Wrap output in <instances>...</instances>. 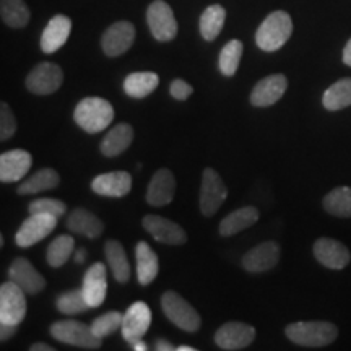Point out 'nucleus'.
I'll use <instances>...</instances> for the list:
<instances>
[{"label":"nucleus","mask_w":351,"mask_h":351,"mask_svg":"<svg viewBox=\"0 0 351 351\" xmlns=\"http://www.w3.org/2000/svg\"><path fill=\"white\" fill-rule=\"evenodd\" d=\"M293 34V20L287 12H271L256 33V43L262 51L275 52L287 44Z\"/></svg>","instance_id":"nucleus-3"},{"label":"nucleus","mask_w":351,"mask_h":351,"mask_svg":"<svg viewBox=\"0 0 351 351\" xmlns=\"http://www.w3.org/2000/svg\"><path fill=\"white\" fill-rule=\"evenodd\" d=\"M132 348H134L135 351H147L148 346H147V343H145L143 340H138V341H135L134 345H132Z\"/></svg>","instance_id":"nucleus-46"},{"label":"nucleus","mask_w":351,"mask_h":351,"mask_svg":"<svg viewBox=\"0 0 351 351\" xmlns=\"http://www.w3.org/2000/svg\"><path fill=\"white\" fill-rule=\"evenodd\" d=\"M160 85V77L153 72H134L125 77L124 91L127 96L135 99H143L156 90Z\"/></svg>","instance_id":"nucleus-30"},{"label":"nucleus","mask_w":351,"mask_h":351,"mask_svg":"<svg viewBox=\"0 0 351 351\" xmlns=\"http://www.w3.org/2000/svg\"><path fill=\"white\" fill-rule=\"evenodd\" d=\"M169 91H171V96H173L174 99H179V101H186L189 96L192 95V86L189 85L187 82L181 80V78H176V80H173V83H171L169 86Z\"/></svg>","instance_id":"nucleus-41"},{"label":"nucleus","mask_w":351,"mask_h":351,"mask_svg":"<svg viewBox=\"0 0 351 351\" xmlns=\"http://www.w3.org/2000/svg\"><path fill=\"white\" fill-rule=\"evenodd\" d=\"M313 251L317 262L332 270H343L351 261L348 247L332 238H319L314 243Z\"/></svg>","instance_id":"nucleus-17"},{"label":"nucleus","mask_w":351,"mask_h":351,"mask_svg":"<svg viewBox=\"0 0 351 351\" xmlns=\"http://www.w3.org/2000/svg\"><path fill=\"white\" fill-rule=\"evenodd\" d=\"M145 231L150 232V236L158 243L182 245L187 241V232L178 223L171 221L168 218L160 217V215H145L142 219Z\"/></svg>","instance_id":"nucleus-12"},{"label":"nucleus","mask_w":351,"mask_h":351,"mask_svg":"<svg viewBox=\"0 0 351 351\" xmlns=\"http://www.w3.org/2000/svg\"><path fill=\"white\" fill-rule=\"evenodd\" d=\"M324 210L333 217L351 218V187H337L324 197Z\"/></svg>","instance_id":"nucleus-34"},{"label":"nucleus","mask_w":351,"mask_h":351,"mask_svg":"<svg viewBox=\"0 0 351 351\" xmlns=\"http://www.w3.org/2000/svg\"><path fill=\"white\" fill-rule=\"evenodd\" d=\"M285 333L293 343L307 348H322L335 341L339 337V328L326 320H304V322L289 324Z\"/></svg>","instance_id":"nucleus-2"},{"label":"nucleus","mask_w":351,"mask_h":351,"mask_svg":"<svg viewBox=\"0 0 351 351\" xmlns=\"http://www.w3.org/2000/svg\"><path fill=\"white\" fill-rule=\"evenodd\" d=\"M108 274L104 263H93L83 276L82 291L91 309L99 307L106 300L108 293Z\"/></svg>","instance_id":"nucleus-19"},{"label":"nucleus","mask_w":351,"mask_h":351,"mask_svg":"<svg viewBox=\"0 0 351 351\" xmlns=\"http://www.w3.org/2000/svg\"><path fill=\"white\" fill-rule=\"evenodd\" d=\"M132 176L125 171H114V173H104L96 176L91 181V191L95 194L111 199H122L130 192Z\"/></svg>","instance_id":"nucleus-21"},{"label":"nucleus","mask_w":351,"mask_h":351,"mask_svg":"<svg viewBox=\"0 0 351 351\" xmlns=\"http://www.w3.org/2000/svg\"><path fill=\"white\" fill-rule=\"evenodd\" d=\"M152 326V309L145 304L143 301H137L129 306V309L124 313L122 320V337L127 343L134 345L135 341L142 340L145 333Z\"/></svg>","instance_id":"nucleus-11"},{"label":"nucleus","mask_w":351,"mask_h":351,"mask_svg":"<svg viewBox=\"0 0 351 351\" xmlns=\"http://www.w3.org/2000/svg\"><path fill=\"white\" fill-rule=\"evenodd\" d=\"M56 307L59 313L64 315H77L83 314L85 311L91 309L85 300L82 289H72V291H65L64 295H60L56 301Z\"/></svg>","instance_id":"nucleus-37"},{"label":"nucleus","mask_w":351,"mask_h":351,"mask_svg":"<svg viewBox=\"0 0 351 351\" xmlns=\"http://www.w3.org/2000/svg\"><path fill=\"white\" fill-rule=\"evenodd\" d=\"M343 62L351 67V39L348 43H346L345 49H343Z\"/></svg>","instance_id":"nucleus-44"},{"label":"nucleus","mask_w":351,"mask_h":351,"mask_svg":"<svg viewBox=\"0 0 351 351\" xmlns=\"http://www.w3.org/2000/svg\"><path fill=\"white\" fill-rule=\"evenodd\" d=\"M256 339V328L243 322H226L215 333V343L221 350H244Z\"/></svg>","instance_id":"nucleus-14"},{"label":"nucleus","mask_w":351,"mask_h":351,"mask_svg":"<svg viewBox=\"0 0 351 351\" xmlns=\"http://www.w3.org/2000/svg\"><path fill=\"white\" fill-rule=\"evenodd\" d=\"M73 249H75V241H73L72 236H57L49 244L46 252V261L49 263V267L59 269V267L65 265L69 262V258L73 256Z\"/></svg>","instance_id":"nucleus-35"},{"label":"nucleus","mask_w":351,"mask_h":351,"mask_svg":"<svg viewBox=\"0 0 351 351\" xmlns=\"http://www.w3.org/2000/svg\"><path fill=\"white\" fill-rule=\"evenodd\" d=\"M104 256H106L108 265L111 267L114 278L119 283H127L130 280V263L127 258L125 249L117 239H109L104 244Z\"/></svg>","instance_id":"nucleus-29"},{"label":"nucleus","mask_w":351,"mask_h":351,"mask_svg":"<svg viewBox=\"0 0 351 351\" xmlns=\"http://www.w3.org/2000/svg\"><path fill=\"white\" fill-rule=\"evenodd\" d=\"M59 218L51 213H29V217L21 223L15 234V243L19 247H32L46 236H49L57 226Z\"/></svg>","instance_id":"nucleus-8"},{"label":"nucleus","mask_w":351,"mask_h":351,"mask_svg":"<svg viewBox=\"0 0 351 351\" xmlns=\"http://www.w3.org/2000/svg\"><path fill=\"white\" fill-rule=\"evenodd\" d=\"M29 350L32 351H54V348L49 345H44V343H34L29 346Z\"/></svg>","instance_id":"nucleus-45"},{"label":"nucleus","mask_w":351,"mask_h":351,"mask_svg":"<svg viewBox=\"0 0 351 351\" xmlns=\"http://www.w3.org/2000/svg\"><path fill=\"white\" fill-rule=\"evenodd\" d=\"M178 351H195V348H192V346H189V345H181V346H178Z\"/></svg>","instance_id":"nucleus-48"},{"label":"nucleus","mask_w":351,"mask_h":351,"mask_svg":"<svg viewBox=\"0 0 351 351\" xmlns=\"http://www.w3.org/2000/svg\"><path fill=\"white\" fill-rule=\"evenodd\" d=\"M280 262V245L275 241L261 243L244 254L241 265L249 274H262L276 267Z\"/></svg>","instance_id":"nucleus-15"},{"label":"nucleus","mask_w":351,"mask_h":351,"mask_svg":"<svg viewBox=\"0 0 351 351\" xmlns=\"http://www.w3.org/2000/svg\"><path fill=\"white\" fill-rule=\"evenodd\" d=\"M226 20V10L225 7L210 5L204 10L200 16V34L205 41H215L221 33L223 26H225Z\"/></svg>","instance_id":"nucleus-31"},{"label":"nucleus","mask_w":351,"mask_h":351,"mask_svg":"<svg viewBox=\"0 0 351 351\" xmlns=\"http://www.w3.org/2000/svg\"><path fill=\"white\" fill-rule=\"evenodd\" d=\"M147 23L153 38L160 43H169L178 36V21L173 8L165 0H155L147 10Z\"/></svg>","instance_id":"nucleus-6"},{"label":"nucleus","mask_w":351,"mask_h":351,"mask_svg":"<svg viewBox=\"0 0 351 351\" xmlns=\"http://www.w3.org/2000/svg\"><path fill=\"white\" fill-rule=\"evenodd\" d=\"M135 261H137V278L138 283L147 287L155 282L160 271V261H158L156 252L150 247V244L140 241L135 245Z\"/></svg>","instance_id":"nucleus-25"},{"label":"nucleus","mask_w":351,"mask_h":351,"mask_svg":"<svg viewBox=\"0 0 351 351\" xmlns=\"http://www.w3.org/2000/svg\"><path fill=\"white\" fill-rule=\"evenodd\" d=\"M16 132V119L13 116L12 108L7 103L0 104V140L12 138Z\"/></svg>","instance_id":"nucleus-40"},{"label":"nucleus","mask_w":351,"mask_h":351,"mask_svg":"<svg viewBox=\"0 0 351 351\" xmlns=\"http://www.w3.org/2000/svg\"><path fill=\"white\" fill-rule=\"evenodd\" d=\"M2 21L13 29H21L29 23L32 13L25 0H0Z\"/></svg>","instance_id":"nucleus-32"},{"label":"nucleus","mask_w":351,"mask_h":351,"mask_svg":"<svg viewBox=\"0 0 351 351\" xmlns=\"http://www.w3.org/2000/svg\"><path fill=\"white\" fill-rule=\"evenodd\" d=\"M8 278L19 285L26 295H39L46 288L44 276L25 257H19L12 262L10 269H8Z\"/></svg>","instance_id":"nucleus-16"},{"label":"nucleus","mask_w":351,"mask_h":351,"mask_svg":"<svg viewBox=\"0 0 351 351\" xmlns=\"http://www.w3.org/2000/svg\"><path fill=\"white\" fill-rule=\"evenodd\" d=\"M64 72L57 64L41 62L34 67L26 77V88L33 95L46 96L52 95L62 86Z\"/></svg>","instance_id":"nucleus-10"},{"label":"nucleus","mask_w":351,"mask_h":351,"mask_svg":"<svg viewBox=\"0 0 351 351\" xmlns=\"http://www.w3.org/2000/svg\"><path fill=\"white\" fill-rule=\"evenodd\" d=\"M49 332L60 343L78 346V348L98 350L101 348V343H103V339L95 335L93 330H91V326H86V324L78 322V320L73 319L54 322Z\"/></svg>","instance_id":"nucleus-4"},{"label":"nucleus","mask_w":351,"mask_h":351,"mask_svg":"<svg viewBox=\"0 0 351 351\" xmlns=\"http://www.w3.org/2000/svg\"><path fill=\"white\" fill-rule=\"evenodd\" d=\"M258 217L261 215H258V210L256 207H243L234 210V212L226 215L221 219V223H219V234L225 236V238L238 234V232L256 225Z\"/></svg>","instance_id":"nucleus-27"},{"label":"nucleus","mask_w":351,"mask_h":351,"mask_svg":"<svg viewBox=\"0 0 351 351\" xmlns=\"http://www.w3.org/2000/svg\"><path fill=\"white\" fill-rule=\"evenodd\" d=\"M85 258H86V251H85V249H78L77 254H75V262L77 263H83V262H85Z\"/></svg>","instance_id":"nucleus-47"},{"label":"nucleus","mask_w":351,"mask_h":351,"mask_svg":"<svg viewBox=\"0 0 351 351\" xmlns=\"http://www.w3.org/2000/svg\"><path fill=\"white\" fill-rule=\"evenodd\" d=\"M77 125L86 134H99L114 121L112 104L99 96H88L77 104L73 111Z\"/></svg>","instance_id":"nucleus-1"},{"label":"nucleus","mask_w":351,"mask_h":351,"mask_svg":"<svg viewBox=\"0 0 351 351\" xmlns=\"http://www.w3.org/2000/svg\"><path fill=\"white\" fill-rule=\"evenodd\" d=\"M16 326H8V324H0V340L7 341L10 340L16 332Z\"/></svg>","instance_id":"nucleus-42"},{"label":"nucleus","mask_w":351,"mask_h":351,"mask_svg":"<svg viewBox=\"0 0 351 351\" xmlns=\"http://www.w3.org/2000/svg\"><path fill=\"white\" fill-rule=\"evenodd\" d=\"M122 320H124V314L117 313V311H111V313H106L99 317H96L91 324V330L96 337L99 339H104V337L112 335L114 332L121 330Z\"/></svg>","instance_id":"nucleus-38"},{"label":"nucleus","mask_w":351,"mask_h":351,"mask_svg":"<svg viewBox=\"0 0 351 351\" xmlns=\"http://www.w3.org/2000/svg\"><path fill=\"white\" fill-rule=\"evenodd\" d=\"M26 293L12 280L0 287V324L19 327L26 315Z\"/></svg>","instance_id":"nucleus-7"},{"label":"nucleus","mask_w":351,"mask_h":351,"mask_svg":"<svg viewBox=\"0 0 351 351\" xmlns=\"http://www.w3.org/2000/svg\"><path fill=\"white\" fill-rule=\"evenodd\" d=\"M135 41V26L130 21H116L101 38V47L108 57H119L130 49Z\"/></svg>","instance_id":"nucleus-13"},{"label":"nucleus","mask_w":351,"mask_h":351,"mask_svg":"<svg viewBox=\"0 0 351 351\" xmlns=\"http://www.w3.org/2000/svg\"><path fill=\"white\" fill-rule=\"evenodd\" d=\"M163 313L176 327L184 332L194 333L200 328L202 319L197 311L176 291H166L161 298Z\"/></svg>","instance_id":"nucleus-5"},{"label":"nucleus","mask_w":351,"mask_h":351,"mask_svg":"<svg viewBox=\"0 0 351 351\" xmlns=\"http://www.w3.org/2000/svg\"><path fill=\"white\" fill-rule=\"evenodd\" d=\"M228 189L213 168H205L202 173L200 187V212L205 217H213L219 207L225 204Z\"/></svg>","instance_id":"nucleus-9"},{"label":"nucleus","mask_w":351,"mask_h":351,"mask_svg":"<svg viewBox=\"0 0 351 351\" xmlns=\"http://www.w3.org/2000/svg\"><path fill=\"white\" fill-rule=\"evenodd\" d=\"M60 184V176L57 171L51 168H43L29 176L28 179L20 182V186L16 187V194L19 195H34L41 194V192L52 191Z\"/></svg>","instance_id":"nucleus-28"},{"label":"nucleus","mask_w":351,"mask_h":351,"mask_svg":"<svg viewBox=\"0 0 351 351\" xmlns=\"http://www.w3.org/2000/svg\"><path fill=\"white\" fill-rule=\"evenodd\" d=\"M155 348L158 350V351H178V346H174L173 343H169L168 340H156V345H155Z\"/></svg>","instance_id":"nucleus-43"},{"label":"nucleus","mask_w":351,"mask_h":351,"mask_svg":"<svg viewBox=\"0 0 351 351\" xmlns=\"http://www.w3.org/2000/svg\"><path fill=\"white\" fill-rule=\"evenodd\" d=\"M29 213H51L60 218L67 212V205L57 199H36L28 205Z\"/></svg>","instance_id":"nucleus-39"},{"label":"nucleus","mask_w":351,"mask_h":351,"mask_svg":"<svg viewBox=\"0 0 351 351\" xmlns=\"http://www.w3.org/2000/svg\"><path fill=\"white\" fill-rule=\"evenodd\" d=\"M72 33V20L65 15H56L46 25L41 34V49L44 54H54L67 43Z\"/></svg>","instance_id":"nucleus-23"},{"label":"nucleus","mask_w":351,"mask_h":351,"mask_svg":"<svg viewBox=\"0 0 351 351\" xmlns=\"http://www.w3.org/2000/svg\"><path fill=\"white\" fill-rule=\"evenodd\" d=\"M244 46L243 43L238 41V39H232L228 44H225L221 52H219V72L225 77H232L236 72H238V67L241 64V57H243Z\"/></svg>","instance_id":"nucleus-36"},{"label":"nucleus","mask_w":351,"mask_h":351,"mask_svg":"<svg viewBox=\"0 0 351 351\" xmlns=\"http://www.w3.org/2000/svg\"><path fill=\"white\" fill-rule=\"evenodd\" d=\"M288 88L287 77L282 73H274L262 78L261 82L254 86L251 93V103L256 108H269L274 106L275 103H278L283 98L285 91Z\"/></svg>","instance_id":"nucleus-18"},{"label":"nucleus","mask_w":351,"mask_h":351,"mask_svg":"<svg viewBox=\"0 0 351 351\" xmlns=\"http://www.w3.org/2000/svg\"><path fill=\"white\" fill-rule=\"evenodd\" d=\"M176 195V178L169 169L161 168L153 174L147 189V202L152 207H166Z\"/></svg>","instance_id":"nucleus-22"},{"label":"nucleus","mask_w":351,"mask_h":351,"mask_svg":"<svg viewBox=\"0 0 351 351\" xmlns=\"http://www.w3.org/2000/svg\"><path fill=\"white\" fill-rule=\"evenodd\" d=\"M33 165V156L26 150L5 152L0 155V181L2 182H19L29 173Z\"/></svg>","instance_id":"nucleus-20"},{"label":"nucleus","mask_w":351,"mask_h":351,"mask_svg":"<svg viewBox=\"0 0 351 351\" xmlns=\"http://www.w3.org/2000/svg\"><path fill=\"white\" fill-rule=\"evenodd\" d=\"M132 140H134V129L130 124L122 122L108 132V135L99 145V150L106 158L119 156L130 147Z\"/></svg>","instance_id":"nucleus-26"},{"label":"nucleus","mask_w":351,"mask_h":351,"mask_svg":"<svg viewBox=\"0 0 351 351\" xmlns=\"http://www.w3.org/2000/svg\"><path fill=\"white\" fill-rule=\"evenodd\" d=\"M322 104L327 111H340L351 106V78H341L326 90Z\"/></svg>","instance_id":"nucleus-33"},{"label":"nucleus","mask_w":351,"mask_h":351,"mask_svg":"<svg viewBox=\"0 0 351 351\" xmlns=\"http://www.w3.org/2000/svg\"><path fill=\"white\" fill-rule=\"evenodd\" d=\"M65 226H67V230L75 232V234L88 239L99 238L104 230L103 221L95 213L85 208L72 210V213L67 217V221H65Z\"/></svg>","instance_id":"nucleus-24"}]
</instances>
